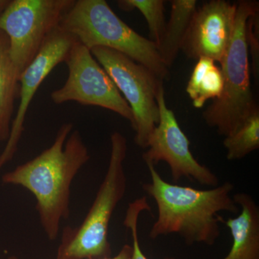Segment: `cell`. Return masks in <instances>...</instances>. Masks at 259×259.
Returning <instances> with one entry per match:
<instances>
[{
	"label": "cell",
	"instance_id": "6da1fadb",
	"mask_svg": "<svg viewBox=\"0 0 259 259\" xmlns=\"http://www.w3.org/2000/svg\"><path fill=\"white\" fill-rule=\"evenodd\" d=\"M73 127L71 122L63 124L50 147L3 176V183L33 194L40 225L52 241L59 236L61 221L69 217L73 180L90 158L82 136Z\"/></svg>",
	"mask_w": 259,
	"mask_h": 259
},
{
	"label": "cell",
	"instance_id": "7a4b0ae2",
	"mask_svg": "<svg viewBox=\"0 0 259 259\" xmlns=\"http://www.w3.org/2000/svg\"><path fill=\"white\" fill-rule=\"evenodd\" d=\"M151 182L143 185L146 194L154 199L158 217L150 231L151 239L176 234L187 245H213L221 236V212L238 214L239 207L231 197L234 185L226 182L209 190L184 187L162 178L155 166L147 165Z\"/></svg>",
	"mask_w": 259,
	"mask_h": 259
},
{
	"label": "cell",
	"instance_id": "3957f363",
	"mask_svg": "<svg viewBox=\"0 0 259 259\" xmlns=\"http://www.w3.org/2000/svg\"><path fill=\"white\" fill-rule=\"evenodd\" d=\"M111 152L106 175L82 223L64 228L56 259H102L112 256L108 231L114 211L125 196L127 178L124 161L127 140L115 131L110 136Z\"/></svg>",
	"mask_w": 259,
	"mask_h": 259
},
{
	"label": "cell",
	"instance_id": "277c9868",
	"mask_svg": "<svg viewBox=\"0 0 259 259\" xmlns=\"http://www.w3.org/2000/svg\"><path fill=\"white\" fill-rule=\"evenodd\" d=\"M59 29L90 50L112 49L144 65L163 81L168 77V69L160 59L156 44L135 31L105 0H75Z\"/></svg>",
	"mask_w": 259,
	"mask_h": 259
},
{
	"label": "cell",
	"instance_id": "5b68a950",
	"mask_svg": "<svg viewBox=\"0 0 259 259\" xmlns=\"http://www.w3.org/2000/svg\"><path fill=\"white\" fill-rule=\"evenodd\" d=\"M258 10V2L241 0L237 3L234 30L221 62L223 93L203 112L206 124L217 129L225 138L234 134L250 115L259 110L250 87L246 39L247 21Z\"/></svg>",
	"mask_w": 259,
	"mask_h": 259
},
{
	"label": "cell",
	"instance_id": "8992f818",
	"mask_svg": "<svg viewBox=\"0 0 259 259\" xmlns=\"http://www.w3.org/2000/svg\"><path fill=\"white\" fill-rule=\"evenodd\" d=\"M75 0H10L0 14V30L9 40L12 60L20 74L51 35Z\"/></svg>",
	"mask_w": 259,
	"mask_h": 259
},
{
	"label": "cell",
	"instance_id": "52a82bcc",
	"mask_svg": "<svg viewBox=\"0 0 259 259\" xmlns=\"http://www.w3.org/2000/svg\"><path fill=\"white\" fill-rule=\"evenodd\" d=\"M94 57L110 76L132 110L135 143L147 148L148 141L158 120L156 96L163 81L144 65L127 56L103 47L91 49Z\"/></svg>",
	"mask_w": 259,
	"mask_h": 259
},
{
	"label": "cell",
	"instance_id": "ba28073f",
	"mask_svg": "<svg viewBox=\"0 0 259 259\" xmlns=\"http://www.w3.org/2000/svg\"><path fill=\"white\" fill-rule=\"evenodd\" d=\"M65 63L69 74L64 84L51 94L54 103L76 102L86 106L102 107L118 114L134 126L132 110L90 49L75 42Z\"/></svg>",
	"mask_w": 259,
	"mask_h": 259
},
{
	"label": "cell",
	"instance_id": "9c48e42d",
	"mask_svg": "<svg viewBox=\"0 0 259 259\" xmlns=\"http://www.w3.org/2000/svg\"><path fill=\"white\" fill-rule=\"evenodd\" d=\"M156 100L159 120L148 141V150L142 156L146 165L155 166L158 162H166L175 182L187 178L201 185L217 187L218 177L199 163L191 152L190 140L181 128L174 112L167 107L163 84L158 90Z\"/></svg>",
	"mask_w": 259,
	"mask_h": 259
},
{
	"label": "cell",
	"instance_id": "30bf717a",
	"mask_svg": "<svg viewBox=\"0 0 259 259\" xmlns=\"http://www.w3.org/2000/svg\"><path fill=\"white\" fill-rule=\"evenodd\" d=\"M76 41L74 37L59 29L20 74L18 95L20 102L12 122L9 138L0 155V169L14 157L24 131L27 112L37 90L51 71L58 65L65 62Z\"/></svg>",
	"mask_w": 259,
	"mask_h": 259
},
{
	"label": "cell",
	"instance_id": "8fae6325",
	"mask_svg": "<svg viewBox=\"0 0 259 259\" xmlns=\"http://www.w3.org/2000/svg\"><path fill=\"white\" fill-rule=\"evenodd\" d=\"M237 3L211 0L196 8L181 50L190 59L209 58L221 64L231 42Z\"/></svg>",
	"mask_w": 259,
	"mask_h": 259
},
{
	"label": "cell",
	"instance_id": "7c38bea8",
	"mask_svg": "<svg viewBox=\"0 0 259 259\" xmlns=\"http://www.w3.org/2000/svg\"><path fill=\"white\" fill-rule=\"evenodd\" d=\"M241 207L236 218L224 220L231 231L233 244L223 259H259V207L250 194L240 192L233 197Z\"/></svg>",
	"mask_w": 259,
	"mask_h": 259
},
{
	"label": "cell",
	"instance_id": "4fadbf2b",
	"mask_svg": "<svg viewBox=\"0 0 259 259\" xmlns=\"http://www.w3.org/2000/svg\"><path fill=\"white\" fill-rule=\"evenodd\" d=\"M20 76L10 56L8 37L0 30V143L9 138Z\"/></svg>",
	"mask_w": 259,
	"mask_h": 259
},
{
	"label": "cell",
	"instance_id": "5bb4252c",
	"mask_svg": "<svg viewBox=\"0 0 259 259\" xmlns=\"http://www.w3.org/2000/svg\"><path fill=\"white\" fill-rule=\"evenodd\" d=\"M197 6V0L171 1V16L166 23L163 36L156 46L160 59L168 69L174 64L181 50Z\"/></svg>",
	"mask_w": 259,
	"mask_h": 259
},
{
	"label": "cell",
	"instance_id": "9a60e30c",
	"mask_svg": "<svg viewBox=\"0 0 259 259\" xmlns=\"http://www.w3.org/2000/svg\"><path fill=\"white\" fill-rule=\"evenodd\" d=\"M215 63L209 58L202 57L194 66L186 92L195 108H202L207 101L219 98L223 93V73Z\"/></svg>",
	"mask_w": 259,
	"mask_h": 259
},
{
	"label": "cell",
	"instance_id": "2e32d148",
	"mask_svg": "<svg viewBox=\"0 0 259 259\" xmlns=\"http://www.w3.org/2000/svg\"><path fill=\"white\" fill-rule=\"evenodd\" d=\"M228 161L240 160L259 148V110L250 115L234 134L225 138Z\"/></svg>",
	"mask_w": 259,
	"mask_h": 259
},
{
	"label": "cell",
	"instance_id": "e0dca14e",
	"mask_svg": "<svg viewBox=\"0 0 259 259\" xmlns=\"http://www.w3.org/2000/svg\"><path fill=\"white\" fill-rule=\"evenodd\" d=\"M117 5L121 10L140 11L148 24L149 29V40L157 46L161 40L166 28L164 5L163 0H120Z\"/></svg>",
	"mask_w": 259,
	"mask_h": 259
},
{
	"label": "cell",
	"instance_id": "ac0fdd59",
	"mask_svg": "<svg viewBox=\"0 0 259 259\" xmlns=\"http://www.w3.org/2000/svg\"><path fill=\"white\" fill-rule=\"evenodd\" d=\"M144 211L151 212V207L148 204L146 197H141L136 199L134 202L129 204L128 208L126 212L124 226L131 231L132 236V259H149L146 256L141 249L138 234V221L140 214ZM163 259H176L173 257H166Z\"/></svg>",
	"mask_w": 259,
	"mask_h": 259
},
{
	"label": "cell",
	"instance_id": "d6986e66",
	"mask_svg": "<svg viewBox=\"0 0 259 259\" xmlns=\"http://www.w3.org/2000/svg\"><path fill=\"white\" fill-rule=\"evenodd\" d=\"M258 13L250 16L246 23V39L248 51L251 55L252 66L255 77L258 76Z\"/></svg>",
	"mask_w": 259,
	"mask_h": 259
},
{
	"label": "cell",
	"instance_id": "ffe728a7",
	"mask_svg": "<svg viewBox=\"0 0 259 259\" xmlns=\"http://www.w3.org/2000/svg\"><path fill=\"white\" fill-rule=\"evenodd\" d=\"M132 245L126 244L122 246L119 253L115 256L102 259H132Z\"/></svg>",
	"mask_w": 259,
	"mask_h": 259
},
{
	"label": "cell",
	"instance_id": "44dd1931",
	"mask_svg": "<svg viewBox=\"0 0 259 259\" xmlns=\"http://www.w3.org/2000/svg\"><path fill=\"white\" fill-rule=\"evenodd\" d=\"M10 0H0V14L3 13V10L6 8Z\"/></svg>",
	"mask_w": 259,
	"mask_h": 259
},
{
	"label": "cell",
	"instance_id": "7402d4cb",
	"mask_svg": "<svg viewBox=\"0 0 259 259\" xmlns=\"http://www.w3.org/2000/svg\"><path fill=\"white\" fill-rule=\"evenodd\" d=\"M8 259H18L17 258L16 256H14V255H13V256H10L9 258Z\"/></svg>",
	"mask_w": 259,
	"mask_h": 259
}]
</instances>
